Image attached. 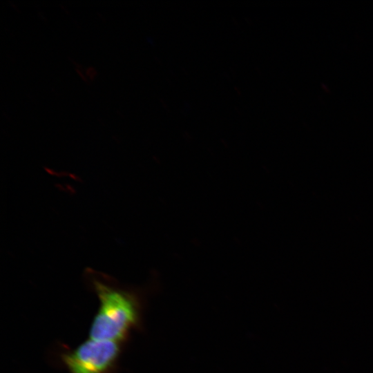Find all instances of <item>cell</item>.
I'll use <instances>...</instances> for the list:
<instances>
[{
    "label": "cell",
    "instance_id": "obj_2",
    "mask_svg": "<svg viewBox=\"0 0 373 373\" xmlns=\"http://www.w3.org/2000/svg\"><path fill=\"white\" fill-rule=\"evenodd\" d=\"M119 342L88 340L62 355L70 373H108L119 354Z\"/></svg>",
    "mask_w": 373,
    "mask_h": 373
},
{
    "label": "cell",
    "instance_id": "obj_1",
    "mask_svg": "<svg viewBox=\"0 0 373 373\" xmlns=\"http://www.w3.org/2000/svg\"><path fill=\"white\" fill-rule=\"evenodd\" d=\"M84 276L100 303L90 326V339L119 342L132 327L140 326L142 292L123 287L111 276L91 268L84 270Z\"/></svg>",
    "mask_w": 373,
    "mask_h": 373
}]
</instances>
